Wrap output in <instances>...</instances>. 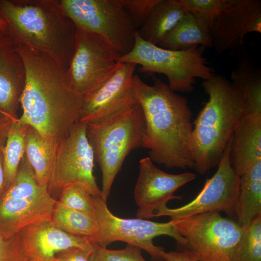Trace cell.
Segmentation results:
<instances>
[{
	"label": "cell",
	"instance_id": "cell-1",
	"mask_svg": "<svg viewBox=\"0 0 261 261\" xmlns=\"http://www.w3.org/2000/svg\"><path fill=\"white\" fill-rule=\"evenodd\" d=\"M26 69L18 120L57 146L80 121L83 96L70 86L64 71L46 55L16 45Z\"/></svg>",
	"mask_w": 261,
	"mask_h": 261
},
{
	"label": "cell",
	"instance_id": "cell-2",
	"mask_svg": "<svg viewBox=\"0 0 261 261\" xmlns=\"http://www.w3.org/2000/svg\"><path fill=\"white\" fill-rule=\"evenodd\" d=\"M153 84L133 77L135 97L145 120L142 147L148 150L154 162L168 168L193 169L191 143L192 113L187 98L173 91L153 76Z\"/></svg>",
	"mask_w": 261,
	"mask_h": 261
},
{
	"label": "cell",
	"instance_id": "cell-3",
	"mask_svg": "<svg viewBox=\"0 0 261 261\" xmlns=\"http://www.w3.org/2000/svg\"><path fill=\"white\" fill-rule=\"evenodd\" d=\"M0 16L7 24L5 32L16 45L46 55L66 72L75 50L77 28L60 0H0Z\"/></svg>",
	"mask_w": 261,
	"mask_h": 261
},
{
	"label": "cell",
	"instance_id": "cell-4",
	"mask_svg": "<svg viewBox=\"0 0 261 261\" xmlns=\"http://www.w3.org/2000/svg\"><path fill=\"white\" fill-rule=\"evenodd\" d=\"M201 86L208 100L193 123L191 151L193 169L204 174L219 164L245 106L241 92L222 75L203 80Z\"/></svg>",
	"mask_w": 261,
	"mask_h": 261
},
{
	"label": "cell",
	"instance_id": "cell-5",
	"mask_svg": "<svg viewBox=\"0 0 261 261\" xmlns=\"http://www.w3.org/2000/svg\"><path fill=\"white\" fill-rule=\"evenodd\" d=\"M86 124L87 135L102 172V194L107 200L125 158L133 150L142 147L144 113L137 102Z\"/></svg>",
	"mask_w": 261,
	"mask_h": 261
},
{
	"label": "cell",
	"instance_id": "cell-6",
	"mask_svg": "<svg viewBox=\"0 0 261 261\" xmlns=\"http://www.w3.org/2000/svg\"><path fill=\"white\" fill-rule=\"evenodd\" d=\"M135 42L131 51L117 60L141 66L139 70L160 73L166 76L168 86L174 91L189 93L194 90L195 78L206 80L214 74L203 57L204 46L196 45L188 49L174 51L163 48L143 40L135 31Z\"/></svg>",
	"mask_w": 261,
	"mask_h": 261
},
{
	"label": "cell",
	"instance_id": "cell-7",
	"mask_svg": "<svg viewBox=\"0 0 261 261\" xmlns=\"http://www.w3.org/2000/svg\"><path fill=\"white\" fill-rule=\"evenodd\" d=\"M171 220L186 240L183 249L199 261H234L243 232V228L236 221L217 212Z\"/></svg>",
	"mask_w": 261,
	"mask_h": 261
},
{
	"label": "cell",
	"instance_id": "cell-8",
	"mask_svg": "<svg viewBox=\"0 0 261 261\" xmlns=\"http://www.w3.org/2000/svg\"><path fill=\"white\" fill-rule=\"evenodd\" d=\"M57 202L47 186L37 182L25 154L14 182L1 197L0 225L5 230L18 233L27 226L50 221Z\"/></svg>",
	"mask_w": 261,
	"mask_h": 261
},
{
	"label": "cell",
	"instance_id": "cell-9",
	"mask_svg": "<svg viewBox=\"0 0 261 261\" xmlns=\"http://www.w3.org/2000/svg\"><path fill=\"white\" fill-rule=\"evenodd\" d=\"M94 218L98 232L91 243L99 247H106L116 241H122L148 252L153 261H164L163 247L155 246L153 239L168 235L174 238L181 248L186 246V239L176 230L173 221L156 222L142 218H122L109 210L107 200L93 197Z\"/></svg>",
	"mask_w": 261,
	"mask_h": 261
},
{
	"label": "cell",
	"instance_id": "cell-10",
	"mask_svg": "<svg viewBox=\"0 0 261 261\" xmlns=\"http://www.w3.org/2000/svg\"><path fill=\"white\" fill-rule=\"evenodd\" d=\"M65 14L76 27L105 39L121 56L130 52L135 29L123 7V0H61Z\"/></svg>",
	"mask_w": 261,
	"mask_h": 261
},
{
	"label": "cell",
	"instance_id": "cell-11",
	"mask_svg": "<svg viewBox=\"0 0 261 261\" xmlns=\"http://www.w3.org/2000/svg\"><path fill=\"white\" fill-rule=\"evenodd\" d=\"M86 128V123L78 122L57 146L47 184L54 198L59 196L64 187L74 183L82 185L93 197L103 198L93 174L95 156Z\"/></svg>",
	"mask_w": 261,
	"mask_h": 261
},
{
	"label": "cell",
	"instance_id": "cell-12",
	"mask_svg": "<svg viewBox=\"0 0 261 261\" xmlns=\"http://www.w3.org/2000/svg\"><path fill=\"white\" fill-rule=\"evenodd\" d=\"M76 28L75 50L66 76L72 88L84 97L113 74L121 55L99 35Z\"/></svg>",
	"mask_w": 261,
	"mask_h": 261
},
{
	"label": "cell",
	"instance_id": "cell-13",
	"mask_svg": "<svg viewBox=\"0 0 261 261\" xmlns=\"http://www.w3.org/2000/svg\"><path fill=\"white\" fill-rule=\"evenodd\" d=\"M231 139L217 171L206 181L196 197L179 207L162 206L155 212L154 217L168 216L174 219L211 212H223L231 218L236 217L240 176L235 172L230 160Z\"/></svg>",
	"mask_w": 261,
	"mask_h": 261
},
{
	"label": "cell",
	"instance_id": "cell-14",
	"mask_svg": "<svg viewBox=\"0 0 261 261\" xmlns=\"http://www.w3.org/2000/svg\"><path fill=\"white\" fill-rule=\"evenodd\" d=\"M251 32L261 33V0H225L213 20L212 47L218 54H240Z\"/></svg>",
	"mask_w": 261,
	"mask_h": 261
},
{
	"label": "cell",
	"instance_id": "cell-15",
	"mask_svg": "<svg viewBox=\"0 0 261 261\" xmlns=\"http://www.w3.org/2000/svg\"><path fill=\"white\" fill-rule=\"evenodd\" d=\"M139 169L134 191L138 218H153L155 212L167 205L169 201L181 200L182 197L174 195V192L196 177V174L192 173H167L158 168L148 157L139 160Z\"/></svg>",
	"mask_w": 261,
	"mask_h": 261
},
{
	"label": "cell",
	"instance_id": "cell-16",
	"mask_svg": "<svg viewBox=\"0 0 261 261\" xmlns=\"http://www.w3.org/2000/svg\"><path fill=\"white\" fill-rule=\"evenodd\" d=\"M136 66L132 63H120L110 78L85 95L80 121L93 122L137 102L133 88Z\"/></svg>",
	"mask_w": 261,
	"mask_h": 261
},
{
	"label": "cell",
	"instance_id": "cell-17",
	"mask_svg": "<svg viewBox=\"0 0 261 261\" xmlns=\"http://www.w3.org/2000/svg\"><path fill=\"white\" fill-rule=\"evenodd\" d=\"M28 261H54L61 252L76 248L93 251L87 238L66 232L52 221L27 226L19 232Z\"/></svg>",
	"mask_w": 261,
	"mask_h": 261
},
{
	"label": "cell",
	"instance_id": "cell-18",
	"mask_svg": "<svg viewBox=\"0 0 261 261\" xmlns=\"http://www.w3.org/2000/svg\"><path fill=\"white\" fill-rule=\"evenodd\" d=\"M26 77L16 45L5 32H0V110L14 118H18Z\"/></svg>",
	"mask_w": 261,
	"mask_h": 261
},
{
	"label": "cell",
	"instance_id": "cell-19",
	"mask_svg": "<svg viewBox=\"0 0 261 261\" xmlns=\"http://www.w3.org/2000/svg\"><path fill=\"white\" fill-rule=\"evenodd\" d=\"M229 158L239 176L261 160V116H244L231 137Z\"/></svg>",
	"mask_w": 261,
	"mask_h": 261
},
{
	"label": "cell",
	"instance_id": "cell-20",
	"mask_svg": "<svg viewBox=\"0 0 261 261\" xmlns=\"http://www.w3.org/2000/svg\"><path fill=\"white\" fill-rule=\"evenodd\" d=\"M214 17L187 11L158 45L174 51L186 50L196 45L212 47L211 30Z\"/></svg>",
	"mask_w": 261,
	"mask_h": 261
},
{
	"label": "cell",
	"instance_id": "cell-21",
	"mask_svg": "<svg viewBox=\"0 0 261 261\" xmlns=\"http://www.w3.org/2000/svg\"><path fill=\"white\" fill-rule=\"evenodd\" d=\"M186 12L179 0H160L137 31L143 40L158 45Z\"/></svg>",
	"mask_w": 261,
	"mask_h": 261
},
{
	"label": "cell",
	"instance_id": "cell-22",
	"mask_svg": "<svg viewBox=\"0 0 261 261\" xmlns=\"http://www.w3.org/2000/svg\"><path fill=\"white\" fill-rule=\"evenodd\" d=\"M261 216V160L240 176L236 221L244 227Z\"/></svg>",
	"mask_w": 261,
	"mask_h": 261
},
{
	"label": "cell",
	"instance_id": "cell-23",
	"mask_svg": "<svg viewBox=\"0 0 261 261\" xmlns=\"http://www.w3.org/2000/svg\"><path fill=\"white\" fill-rule=\"evenodd\" d=\"M232 83L241 92L245 116H261V71L251 60L243 56L231 73Z\"/></svg>",
	"mask_w": 261,
	"mask_h": 261
},
{
	"label": "cell",
	"instance_id": "cell-24",
	"mask_svg": "<svg viewBox=\"0 0 261 261\" xmlns=\"http://www.w3.org/2000/svg\"><path fill=\"white\" fill-rule=\"evenodd\" d=\"M57 146L34 128L28 126L25 138V154L41 186H47Z\"/></svg>",
	"mask_w": 261,
	"mask_h": 261
},
{
	"label": "cell",
	"instance_id": "cell-25",
	"mask_svg": "<svg viewBox=\"0 0 261 261\" xmlns=\"http://www.w3.org/2000/svg\"><path fill=\"white\" fill-rule=\"evenodd\" d=\"M51 221L63 231L87 238L91 242L98 232L94 217L66 207L58 202L53 211Z\"/></svg>",
	"mask_w": 261,
	"mask_h": 261
},
{
	"label": "cell",
	"instance_id": "cell-26",
	"mask_svg": "<svg viewBox=\"0 0 261 261\" xmlns=\"http://www.w3.org/2000/svg\"><path fill=\"white\" fill-rule=\"evenodd\" d=\"M28 125L18 118L12 123L3 149L5 190L14 182L25 155V138Z\"/></svg>",
	"mask_w": 261,
	"mask_h": 261
},
{
	"label": "cell",
	"instance_id": "cell-27",
	"mask_svg": "<svg viewBox=\"0 0 261 261\" xmlns=\"http://www.w3.org/2000/svg\"><path fill=\"white\" fill-rule=\"evenodd\" d=\"M243 228L234 261H261V216Z\"/></svg>",
	"mask_w": 261,
	"mask_h": 261
},
{
	"label": "cell",
	"instance_id": "cell-28",
	"mask_svg": "<svg viewBox=\"0 0 261 261\" xmlns=\"http://www.w3.org/2000/svg\"><path fill=\"white\" fill-rule=\"evenodd\" d=\"M57 202L66 207L94 217L93 196L81 184L72 183L64 187Z\"/></svg>",
	"mask_w": 261,
	"mask_h": 261
},
{
	"label": "cell",
	"instance_id": "cell-29",
	"mask_svg": "<svg viewBox=\"0 0 261 261\" xmlns=\"http://www.w3.org/2000/svg\"><path fill=\"white\" fill-rule=\"evenodd\" d=\"M94 246L89 261H146L142 255L141 249L130 244L119 250H110L95 245Z\"/></svg>",
	"mask_w": 261,
	"mask_h": 261
},
{
	"label": "cell",
	"instance_id": "cell-30",
	"mask_svg": "<svg viewBox=\"0 0 261 261\" xmlns=\"http://www.w3.org/2000/svg\"><path fill=\"white\" fill-rule=\"evenodd\" d=\"M0 261H28L19 232L0 229Z\"/></svg>",
	"mask_w": 261,
	"mask_h": 261
},
{
	"label": "cell",
	"instance_id": "cell-31",
	"mask_svg": "<svg viewBox=\"0 0 261 261\" xmlns=\"http://www.w3.org/2000/svg\"><path fill=\"white\" fill-rule=\"evenodd\" d=\"M160 0H123L125 12L135 29L143 25Z\"/></svg>",
	"mask_w": 261,
	"mask_h": 261
},
{
	"label": "cell",
	"instance_id": "cell-32",
	"mask_svg": "<svg viewBox=\"0 0 261 261\" xmlns=\"http://www.w3.org/2000/svg\"><path fill=\"white\" fill-rule=\"evenodd\" d=\"M186 11L207 14L215 16L225 0H179Z\"/></svg>",
	"mask_w": 261,
	"mask_h": 261
},
{
	"label": "cell",
	"instance_id": "cell-33",
	"mask_svg": "<svg viewBox=\"0 0 261 261\" xmlns=\"http://www.w3.org/2000/svg\"><path fill=\"white\" fill-rule=\"evenodd\" d=\"M93 251L76 248L58 254L54 261H89Z\"/></svg>",
	"mask_w": 261,
	"mask_h": 261
},
{
	"label": "cell",
	"instance_id": "cell-34",
	"mask_svg": "<svg viewBox=\"0 0 261 261\" xmlns=\"http://www.w3.org/2000/svg\"><path fill=\"white\" fill-rule=\"evenodd\" d=\"M162 257L164 261H200L188 250L163 251Z\"/></svg>",
	"mask_w": 261,
	"mask_h": 261
},
{
	"label": "cell",
	"instance_id": "cell-35",
	"mask_svg": "<svg viewBox=\"0 0 261 261\" xmlns=\"http://www.w3.org/2000/svg\"><path fill=\"white\" fill-rule=\"evenodd\" d=\"M16 119L0 110V147L4 145L11 125Z\"/></svg>",
	"mask_w": 261,
	"mask_h": 261
},
{
	"label": "cell",
	"instance_id": "cell-36",
	"mask_svg": "<svg viewBox=\"0 0 261 261\" xmlns=\"http://www.w3.org/2000/svg\"><path fill=\"white\" fill-rule=\"evenodd\" d=\"M4 146L0 147V196L1 195H3L5 191V183L3 159V149Z\"/></svg>",
	"mask_w": 261,
	"mask_h": 261
},
{
	"label": "cell",
	"instance_id": "cell-37",
	"mask_svg": "<svg viewBox=\"0 0 261 261\" xmlns=\"http://www.w3.org/2000/svg\"><path fill=\"white\" fill-rule=\"evenodd\" d=\"M7 28V24L4 18L0 16V32H4Z\"/></svg>",
	"mask_w": 261,
	"mask_h": 261
}]
</instances>
